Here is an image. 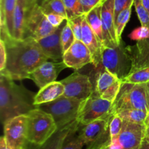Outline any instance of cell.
<instances>
[{
  "instance_id": "8992f818",
  "label": "cell",
  "mask_w": 149,
  "mask_h": 149,
  "mask_svg": "<svg viewBox=\"0 0 149 149\" xmlns=\"http://www.w3.org/2000/svg\"><path fill=\"white\" fill-rule=\"evenodd\" d=\"M81 101L63 95L52 102L37 105L36 108L50 114L58 128L61 129L75 121Z\"/></svg>"
},
{
  "instance_id": "52a82bcc",
  "label": "cell",
  "mask_w": 149,
  "mask_h": 149,
  "mask_svg": "<svg viewBox=\"0 0 149 149\" xmlns=\"http://www.w3.org/2000/svg\"><path fill=\"white\" fill-rule=\"evenodd\" d=\"M112 102L103 99L95 92L81 101L76 120L80 126H85L95 121L111 117Z\"/></svg>"
},
{
  "instance_id": "603a6c76",
  "label": "cell",
  "mask_w": 149,
  "mask_h": 149,
  "mask_svg": "<svg viewBox=\"0 0 149 149\" xmlns=\"http://www.w3.org/2000/svg\"><path fill=\"white\" fill-rule=\"evenodd\" d=\"M79 127L80 124L75 120L65 127L58 129L45 144L39 146V149H61L68 136L73 131L79 130Z\"/></svg>"
},
{
  "instance_id": "4dcf8cb0",
  "label": "cell",
  "mask_w": 149,
  "mask_h": 149,
  "mask_svg": "<svg viewBox=\"0 0 149 149\" xmlns=\"http://www.w3.org/2000/svg\"><path fill=\"white\" fill-rule=\"evenodd\" d=\"M77 131H73L68 136L61 149H82L84 143L79 134L76 135Z\"/></svg>"
},
{
  "instance_id": "5b68a950",
  "label": "cell",
  "mask_w": 149,
  "mask_h": 149,
  "mask_svg": "<svg viewBox=\"0 0 149 149\" xmlns=\"http://www.w3.org/2000/svg\"><path fill=\"white\" fill-rule=\"evenodd\" d=\"M102 65L120 80H123L132 70L130 56L124 42L116 47H105L102 50Z\"/></svg>"
},
{
  "instance_id": "f1b7e54d",
  "label": "cell",
  "mask_w": 149,
  "mask_h": 149,
  "mask_svg": "<svg viewBox=\"0 0 149 149\" xmlns=\"http://www.w3.org/2000/svg\"><path fill=\"white\" fill-rule=\"evenodd\" d=\"M61 40L63 53L71 48V45L74 44V42L76 40V38L74 37V33H73L72 29H71V26H69L67 21L65 24L64 25L62 32H61Z\"/></svg>"
},
{
  "instance_id": "f6af8a7d",
  "label": "cell",
  "mask_w": 149,
  "mask_h": 149,
  "mask_svg": "<svg viewBox=\"0 0 149 149\" xmlns=\"http://www.w3.org/2000/svg\"><path fill=\"white\" fill-rule=\"evenodd\" d=\"M145 124H146V126L149 124V110H148V113H147V117H146V121H145Z\"/></svg>"
},
{
  "instance_id": "5bb4252c",
  "label": "cell",
  "mask_w": 149,
  "mask_h": 149,
  "mask_svg": "<svg viewBox=\"0 0 149 149\" xmlns=\"http://www.w3.org/2000/svg\"><path fill=\"white\" fill-rule=\"evenodd\" d=\"M63 61L68 68L79 70L87 64H93L90 50L81 40L76 39L71 48L63 53Z\"/></svg>"
},
{
  "instance_id": "e575fe53",
  "label": "cell",
  "mask_w": 149,
  "mask_h": 149,
  "mask_svg": "<svg viewBox=\"0 0 149 149\" xmlns=\"http://www.w3.org/2000/svg\"><path fill=\"white\" fill-rule=\"evenodd\" d=\"M129 37L132 40L138 41L145 40L149 38V26H141L134 29L129 34Z\"/></svg>"
},
{
  "instance_id": "d6a6232c",
  "label": "cell",
  "mask_w": 149,
  "mask_h": 149,
  "mask_svg": "<svg viewBox=\"0 0 149 149\" xmlns=\"http://www.w3.org/2000/svg\"><path fill=\"white\" fill-rule=\"evenodd\" d=\"M85 15L77 16L66 20L71 26L76 39L81 40V32H82V22Z\"/></svg>"
},
{
  "instance_id": "cb8c5ba5",
  "label": "cell",
  "mask_w": 149,
  "mask_h": 149,
  "mask_svg": "<svg viewBox=\"0 0 149 149\" xmlns=\"http://www.w3.org/2000/svg\"><path fill=\"white\" fill-rule=\"evenodd\" d=\"M101 5L102 4L86 15V18L90 28L95 34L103 48H105V38L101 20Z\"/></svg>"
},
{
  "instance_id": "74e56055",
  "label": "cell",
  "mask_w": 149,
  "mask_h": 149,
  "mask_svg": "<svg viewBox=\"0 0 149 149\" xmlns=\"http://www.w3.org/2000/svg\"><path fill=\"white\" fill-rule=\"evenodd\" d=\"M134 0H114V18H116L119 13L124 9L130 5H133Z\"/></svg>"
},
{
  "instance_id": "2e32d148",
  "label": "cell",
  "mask_w": 149,
  "mask_h": 149,
  "mask_svg": "<svg viewBox=\"0 0 149 149\" xmlns=\"http://www.w3.org/2000/svg\"><path fill=\"white\" fill-rule=\"evenodd\" d=\"M101 20L105 38V47L117 46L114 18V0H105L101 5Z\"/></svg>"
},
{
  "instance_id": "d590c367",
  "label": "cell",
  "mask_w": 149,
  "mask_h": 149,
  "mask_svg": "<svg viewBox=\"0 0 149 149\" xmlns=\"http://www.w3.org/2000/svg\"><path fill=\"white\" fill-rule=\"evenodd\" d=\"M103 2L102 0H80L84 15H87L91 10L101 4Z\"/></svg>"
},
{
  "instance_id": "1f68e13d",
  "label": "cell",
  "mask_w": 149,
  "mask_h": 149,
  "mask_svg": "<svg viewBox=\"0 0 149 149\" xmlns=\"http://www.w3.org/2000/svg\"><path fill=\"white\" fill-rule=\"evenodd\" d=\"M124 121L119 115L113 114L109 122V140L115 138L120 133L122 129Z\"/></svg>"
},
{
  "instance_id": "d6986e66",
  "label": "cell",
  "mask_w": 149,
  "mask_h": 149,
  "mask_svg": "<svg viewBox=\"0 0 149 149\" xmlns=\"http://www.w3.org/2000/svg\"><path fill=\"white\" fill-rule=\"evenodd\" d=\"M30 13L28 0H17L13 14V37L16 39L25 38L26 24Z\"/></svg>"
},
{
  "instance_id": "bcb514c9",
  "label": "cell",
  "mask_w": 149,
  "mask_h": 149,
  "mask_svg": "<svg viewBox=\"0 0 149 149\" xmlns=\"http://www.w3.org/2000/svg\"><path fill=\"white\" fill-rule=\"evenodd\" d=\"M143 41H144V42H146V43H148L149 44V38H148V39H145V40H143Z\"/></svg>"
},
{
  "instance_id": "44dd1931",
  "label": "cell",
  "mask_w": 149,
  "mask_h": 149,
  "mask_svg": "<svg viewBox=\"0 0 149 149\" xmlns=\"http://www.w3.org/2000/svg\"><path fill=\"white\" fill-rule=\"evenodd\" d=\"M132 60L133 72L138 69L149 67V44L144 41H138L135 46H127Z\"/></svg>"
},
{
  "instance_id": "60d3db41",
  "label": "cell",
  "mask_w": 149,
  "mask_h": 149,
  "mask_svg": "<svg viewBox=\"0 0 149 149\" xmlns=\"http://www.w3.org/2000/svg\"><path fill=\"white\" fill-rule=\"evenodd\" d=\"M140 149H149V140L146 137H144Z\"/></svg>"
},
{
  "instance_id": "4fadbf2b",
  "label": "cell",
  "mask_w": 149,
  "mask_h": 149,
  "mask_svg": "<svg viewBox=\"0 0 149 149\" xmlns=\"http://www.w3.org/2000/svg\"><path fill=\"white\" fill-rule=\"evenodd\" d=\"M57 28L54 27L47 20L39 4H35L31 9L26 24L25 38L31 37L36 40L51 34Z\"/></svg>"
},
{
  "instance_id": "8fae6325",
  "label": "cell",
  "mask_w": 149,
  "mask_h": 149,
  "mask_svg": "<svg viewBox=\"0 0 149 149\" xmlns=\"http://www.w3.org/2000/svg\"><path fill=\"white\" fill-rule=\"evenodd\" d=\"M4 137L12 149L26 148L28 142V115L16 116L4 124Z\"/></svg>"
},
{
  "instance_id": "e0dca14e",
  "label": "cell",
  "mask_w": 149,
  "mask_h": 149,
  "mask_svg": "<svg viewBox=\"0 0 149 149\" xmlns=\"http://www.w3.org/2000/svg\"><path fill=\"white\" fill-rule=\"evenodd\" d=\"M63 26L64 24H62L51 34L42 39H35L48 58L56 62L63 61V52L61 45V35Z\"/></svg>"
},
{
  "instance_id": "83f0119b",
  "label": "cell",
  "mask_w": 149,
  "mask_h": 149,
  "mask_svg": "<svg viewBox=\"0 0 149 149\" xmlns=\"http://www.w3.org/2000/svg\"><path fill=\"white\" fill-rule=\"evenodd\" d=\"M122 82L129 83H147L149 82V67L131 72Z\"/></svg>"
},
{
  "instance_id": "816d5d0a",
  "label": "cell",
  "mask_w": 149,
  "mask_h": 149,
  "mask_svg": "<svg viewBox=\"0 0 149 149\" xmlns=\"http://www.w3.org/2000/svg\"><path fill=\"white\" fill-rule=\"evenodd\" d=\"M104 1H105V0H104Z\"/></svg>"
},
{
  "instance_id": "ac0fdd59",
  "label": "cell",
  "mask_w": 149,
  "mask_h": 149,
  "mask_svg": "<svg viewBox=\"0 0 149 149\" xmlns=\"http://www.w3.org/2000/svg\"><path fill=\"white\" fill-rule=\"evenodd\" d=\"M81 41L88 48L91 53L93 65L95 67H98L102 65V50L103 48L95 34L90 28L86 18V15H84L82 22Z\"/></svg>"
},
{
  "instance_id": "277c9868",
  "label": "cell",
  "mask_w": 149,
  "mask_h": 149,
  "mask_svg": "<svg viewBox=\"0 0 149 149\" xmlns=\"http://www.w3.org/2000/svg\"><path fill=\"white\" fill-rule=\"evenodd\" d=\"M58 129L53 117L36 108L28 114V142L39 147Z\"/></svg>"
},
{
  "instance_id": "9a60e30c",
  "label": "cell",
  "mask_w": 149,
  "mask_h": 149,
  "mask_svg": "<svg viewBox=\"0 0 149 149\" xmlns=\"http://www.w3.org/2000/svg\"><path fill=\"white\" fill-rule=\"evenodd\" d=\"M63 61H45L35 69L30 74L29 79L32 80L39 89H42L49 83L56 81L58 74L66 68Z\"/></svg>"
},
{
  "instance_id": "7dc6e473",
  "label": "cell",
  "mask_w": 149,
  "mask_h": 149,
  "mask_svg": "<svg viewBox=\"0 0 149 149\" xmlns=\"http://www.w3.org/2000/svg\"><path fill=\"white\" fill-rule=\"evenodd\" d=\"M147 89H148V94H149V82L147 83Z\"/></svg>"
},
{
  "instance_id": "30bf717a",
  "label": "cell",
  "mask_w": 149,
  "mask_h": 149,
  "mask_svg": "<svg viewBox=\"0 0 149 149\" xmlns=\"http://www.w3.org/2000/svg\"><path fill=\"white\" fill-rule=\"evenodd\" d=\"M111 117L97 120L83 126L79 134L87 149H100L109 140V122Z\"/></svg>"
},
{
  "instance_id": "ab89813d",
  "label": "cell",
  "mask_w": 149,
  "mask_h": 149,
  "mask_svg": "<svg viewBox=\"0 0 149 149\" xmlns=\"http://www.w3.org/2000/svg\"><path fill=\"white\" fill-rule=\"evenodd\" d=\"M0 149H12L6 141L4 135L1 136V139H0Z\"/></svg>"
},
{
  "instance_id": "7c38bea8",
  "label": "cell",
  "mask_w": 149,
  "mask_h": 149,
  "mask_svg": "<svg viewBox=\"0 0 149 149\" xmlns=\"http://www.w3.org/2000/svg\"><path fill=\"white\" fill-rule=\"evenodd\" d=\"M64 86V96L69 98L84 100L94 92V86L87 74L75 72L61 80Z\"/></svg>"
},
{
  "instance_id": "4316f807",
  "label": "cell",
  "mask_w": 149,
  "mask_h": 149,
  "mask_svg": "<svg viewBox=\"0 0 149 149\" xmlns=\"http://www.w3.org/2000/svg\"><path fill=\"white\" fill-rule=\"evenodd\" d=\"M134 5V4H133ZM133 5H130L127 8L124 9L122 12L119 13L117 17L115 18V27H116V37H117L118 44L122 42V35L124 32L125 26L130 19L132 7Z\"/></svg>"
},
{
  "instance_id": "f907efd6",
  "label": "cell",
  "mask_w": 149,
  "mask_h": 149,
  "mask_svg": "<svg viewBox=\"0 0 149 149\" xmlns=\"http://www.w3.org/2000/svg\"><path fill=\"white\" fill-rule=\"evenodd\" d=\"M102 1H104V0H102Z\"/></svg>"
},
{
  "instance_id": "484cf974",
  "label": "cell",
  "mask_w": 149,
  "mask_h": 149,
  "mask_svg": "<svg viewBox=\"0 0 149 149\" xmlns=\"http://www.w3.org/2000/svg\"><path fill=\"white\" fill-rule=\"evenodd\" d=\"M40 7L45 14L55 13L63 16L66 20L68 19L63 0H43L40 4Z\"/></svg>"
},
{
  "instance_id": "7a4b0ae2",
  "label": "cell",
  "mask_w": 149,
  "mask_h": 149,
  "mask_svg": "<svg viewBox=\"0 0 149 149\" xmlns=\"http://www.w3.org/2000/svg\"><path fill=\"white\" fill-rule=\"evenodd\" d=\"M34 96L31 91L14 80L0 74V115L3 124L21 115H28L35 109Z\"/></svg>"
},
{
  "instance_id": "7bdbcfd3",
  "label": "cell",
  "mask_w": 149,
  "mask_h": 149,
  "mask_svg": "<svg viewBox=\"0 0 149 149\" xmlns=\"http://www.w3.org/2000/svg\"><path fill=\"white\" fill-rule=\"evenodd\" d=\"M29 1V7H30V10L38 3V0H28Z\"/></svg>"
},
{
  "instance_id": "681fc988",
  "label": "cell",
  "mask_w": 149,
  "mask_h": 149,
  "mask_svg": "<svg viewBox=\"0 0 149 149\" xmlns=\"http://www.w3.org/2000/svg\"><path fill=\"white\" fill-rule=\"evenodd\" d=\"M22 149H27V148H22Z\"/></svg>"
},
{
  "instance_id": "f546056e",
  "label": "cell",
  "mask_w": 149,
  "mask_h": 149,
  "mask_svg": "<svg viewBox=\"0 0 149 149\" xmlns=\"http://www.w3.org/2000/svg\"><path fill=\"white\" fill-rule=\"evenodd\" d=\"M63 1L65 5L68 19L84 15L80 0H63Z\"/></svg>"
},
{
  "instance_id": "f35d334b",
  "label": "cell",
  "mask_w": 149,
  "mask_h": 149,
  "mask_svg": "<svg viewBox=\"0 0 149 149\" xmlns=\"http://www.w3.org/2000/svg\"><path fill=\"white\" fill-rule=\"evenodd\" d=\"M47 20L49 23L55 28L59 27L60 26L63 24V22L64 20H66L63 16L61 15L55 14V13H49V14H45Z\"/></svg>"
},
{
  "instance_id": "7402d4cb",
  "label": "cell",
  "mask_w": 149,
  "mask_h": 149,
  "mask_svg": "<svg viewBox=\"0 0 149 149\" xmlns=\"http://www.w3.org/2000/svg\"><path fill=\"white\" fill-rule=\"evenodd\" d=\"M65 89L61 81H54L39 89L34 96L35 106L55 100L64 94Z\"/></svg>"
},
{
  "instance_id": "9c48e42d",
  "label": "cell",
  "mask_w": 149,
  "mask_h": 149,
  "mask_svg": "<svg viewBox=\"0 0 149 149\" xmlns=\"http://www.w3.org/2000/svg\"><path fill=\"white\" fill-rule=\"evenodd\" d=\"M95 69L94 80H92L94 91L102 99L113 103L120 91L122 80L106 70L103 65Z\"/></svg>"
},
{
  "instance_id": "6da1fadb",
  "label": "cell",
  "mask_w": 149,
  "mask_h": 149,
  "mask_svg": "<svg viewBox=\"0 0 149 149\" xmlns=\"http://www.w3.org/2000/svg\"><path fill=\"white\" fill-rule=\"evenodd\" d=\"M7 51L5 70L0 74L13 80L29 79L32 72L49 58L31 37L4 38Z\"/></svg>"
},
{
  "instance_id": "3957f363",
  "label": "cell",
  "mask_w": 149,
  "mask_h": 149,
  "mask_svg": "<svg viewBox=\"0 0 149 149\" xmlns=\"http://www.w3.org/2000/svg\"><path fill=\"white\" fill-rule=\"evenodd\" d=\"M128 109H138L148 112L149 94L147 83H129L122 82L120 91L112 103L111 114L113 115Z\"/></svg>"
},
{
  "instance_id": "ffe728a7",
  "label": "cell",
  "mask_w": 149,
  "mask_h": 149,
  "mask_svg": "<svg viewBox=\"0 0 149 149\" xmlns=\"http://www.w3.org/2000/svg\"><path fill=\"white\" fill-rule=\"evenodd\" d=\"M17 0H0L1 39L13 37V14Z\"/></svg>"
},
{
  "instance_id": "b9f144b4",
  "label": "cell",
  "mask_w": 149,
  "mask_h": 149,
  "mask_svg": "<svg viewBox=\"0 0 149 149\" xmlns=\"http://www.w3.org/2000/svg\"><path fill=\"white\" fill-rule=\"evenodd\" d=\"M142 3L143 4L144 7L146 8V10L149 13V0H142Z\"/></svg>"
},
{
  "instance_id": "d4e9b609",
  "label": "cell",
  "mask_w": 149,
  "mask_h": 149,
  "mask_svg": "<svg viewBox=\"0 0 149 149\" xmlns=\"http://www.w3.org/2000/svg\"><path fill=\"white\" fill-rule=\"evenodd\" d=\"M147 113L148 112H146L142 110L128 109L124 110L116 114L119 115L125 121L133 123V124H145Z\"/></svg>"
},
{
  "instance_id": "ee69618b",
  "label": "cell",
  "mask_w": 149,
  "mask_h": 149,
  "mask_svg": "<svg viewBox=\"0 0 149 149\" xmlns=\"http://www.w3.org/2000/svg\"><path fill=\"white\" fill-rule=\"evenodd\" d=\"M146 137L149 140V124L146 125Z\"/></svg>"
},
{
  "instance_id": "8d00e7d4",
  "label": "cell",
  "mask_w": 149,
  "mask_h": 149,
  "mask_svg": "<svg viewBox=\"0 0 149 149\" xmlns=\"http://www.w3.org/2000/svg\"><path fill=\"white\" fill-rule=\"evenodd\" d=\"M7 51L4 39H0V72L4 71L7 64Z\"/></svg>"
},
{
  "instance_id": "836d02e7",
  "label": "cell",
  "mask_w": 149,
  "mask_h": 149,
  "mask_svg": "<svg viewBox=\"0 0 149 149\" xmlns=\"http://www.w3.org/2000/svg\"><path fill=\"white\" fill-rule=\"evenodd\" d=\"M134 6L141 26H149V13L144 7L142 0H134Z\"/></svg>"
},
{
  "instance_id": "ba28073f",
  "label": "cell",
  "mask_w": 149,
  "mask_h": 149,
  "mask_svg": "<svg viewBox=\"0 0 149 149\" xmlns=\"http://www.w3.org/2000/svg\"><path fill=\"white\" fill-rule=\"evenodd\" d=\"M145 124H133L124 121L119 135L108 140L100 149H140L146 137Z\"/></svg>"
},
{
  "instance_id": "c3c4849f",
  "label": "cell",
  "mask_w": 149,
  "mask_h": 149,
  "mask_svg": "<svg viewBox=\"0 0 149 149\" xmlns=\"http://www.w3.org/2000/svg\"><path fill=\"white\" fill-rule=\"evenodd\" d=\"M42 1H43V0H38V3H37V4L40 5V4L42 2Z\"/></svg>"
}]
</instances>
